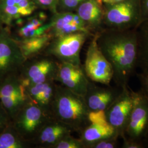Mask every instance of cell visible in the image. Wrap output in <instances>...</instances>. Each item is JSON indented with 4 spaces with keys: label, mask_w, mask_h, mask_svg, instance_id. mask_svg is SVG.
I'll use <instances>...</instances> for the list:
<instances>
[{
    "label": "cell",
    "mask_w": 148,
    "mask_h": 148,
    "mask_svg": "<svg viewBox=\"0 0 148 148\" xmlns=\"http://www.w3.org/2000/svg\"><path fill=\"white\" fill-rule=\"evenodd\" d=\"M79 135V138L85 148H88L91 144L106 138L113 136H117L110 126H104L90 123L85 127Z\"/></svg>",
    "instance_id": "ffe728a7"
},
{
    "label": "cell",
    "mask_w": 148,
    "mask_h": 148,
    "mask_svg": "<svg viewBox=\"0 0 148 148\" xmlns=\"http://www.w3.org/2000/svg\"><path fill=\"white\" fill-rule=\"evenodd\" d=\"M0 101L11 121L30 101L19 75L8 77L0 83Z\"/></svg>",
    "instance_id": "8fae6325"
},
{
    "label": "cell",
    "mask_w": 148,
    "mask_h": 148,
    "mask_svg": "<svg viewBox=\"0 0 148 148\" xmlns=\"http://www.w3.org/2000/svg\"><path fill=\"white\" fill-rule=\"evenodd\" d=\"M92 35L77 32L53 38L42 54L56 59L59 63L82 65L80 52L86 41Z\"/></svg>",
    "instance_id": "277c9868"
},
{
    "label": "cell",
    "mask_w": 148,
    "mask_h": 148,
    "mask_svg": "<svg viewBox=\"0 0 148 148\" xmlns=\"http://www.w3.org/2000/svg\"><path fill=\"white\" fill-rule=\"evenodd\" d=\"M103 3L106 4H112V3H115L119 2H121L124 0H101Z\"/></svg>",
    "instance_id": "1f68e13d"
},
{
    "label": "cell",
    "mask_w": 148,
    "mask_h": 148,
    "mask_svg": "<svg viewBox=\"0 0 148 148\" xmlns=\"http://www.w3.org/2000/svg\"><path fill=\"white\" fill-rule=\"evenodd\" d=\"M133 106L125 136L143 142L148 131V97L140 90H132Z\"/></svg>",
    "instance_id": "9c48e42d"
},
{
    "label": "cell",
    "mask_w": 148,
    "mask_h": 148,
    "mask_svg": "<svg viewBox=\"0 0 148 148\" xmlns=\"http://www.w3.org/2000/svg\"><path fill=\"white\" fill-rule=\"evenodd\" d=\"M59 64L56 59L43 54L27 59L19 75L22 85L27 87L48 81L56 82Z\"/></svg>",
    "instance_id": "8992f818"
},
{
    "label": "cell",
    "mask_w": 148,
    "mask_h": 148,
    "mask_svg": "<svg viewBox=\"0 0 148 148\" xmlns=\"http://www.w3.org/2000/svg\"><path fill=\"white\" fill-rule=\"evenodd\" d=\"M75 12L93 35L104 29V7L101 0H85Z\"/></svg>",
    "instance_id": "2e32d148"
},
{
    "label": "cell",
    "mask_w": 148,
    "mask_h": 148,
    "mask_svg": "<svg viewBox=\"0 0 148 148\" xmlns=\"http://www.w3.org/2000/svg\"><path fill=\"white\" fill-rule=\"evenodd\" d=\"M53 148H85L79 138H76L71 134L63 138Z\"/></svg>",
    "instance_id": "603a6c76"
},
{
    "label": "cell",
    "mask_w": 148,
    "mask_h": 148,
    "mask_svg": "<svg viewBox=\"0 0 148 148\" xmlns=\"http://www.w3.org/2000/svg\"><path fill=\"white\" fill-rule=\"evenodd\" d=\"M121 139H122V144L120 148H145L143 142H139L129 139L125 136H124Z\"/></svg>",
    "instance_id": "f1b7e54d"
},
{
    "label": "cell",
    "mask_w": 148,
    "mask_h": 148,
    "mask_svg": "<svg viewBox=\"0 0 148 148\" xmlns=\"http://www.w3.org/2000/svg\"><path fill=\"white\" fill-rule=\"evenodd\" d=\"M53 38L47 32L44 35L27 39L16 40L25 58L27 59L42 54Z\"/></svg>",
    "instance_id": "d6986e66"
},
{
    "label": "cell",
    "mask_w": 148,
    "mask_h": 148,
    "mask_svg": "<svg viewBox=\"0 0 148 148\" xmlns=\"http://www.w3.org/2000/svg\"><path fill=\"white\" fill-rule=\"evenodd\" d=\"M116 136L106 138L91 144L88 148H119L120 143Z\"/></svg>",
    "instance_id": "d4e9b609"
},
{
    "label": "cell",
    "mask_w": 148,
    "mask_h": 148,
    "mask_svg": "<svg viewBox=\"0 0 148 148\" xmlns=\"http://www.w3.org/2000/svg\"><path fill=\"white\" fill-rule=\"evenodd\" d=\"M143 143L144 145L145 148H148V131L145 136L143 140Z\"/></svg>",
    "instance_id": "d6a6232c"
},
{
    "label": "cell",
    "mask_w": 148,
    "mask_h": 148,
    "mask_svg": "<svg viewBox=\"0 0 148 148\" xmlns=\"http://www.w3.org/2000/svg\"><path fill=\"white\" fill-rule=\"evenodd\" d=\"M96 34L98 46L111 64L114 73L112 80L115 85L122 88L128 86L137 68V28H104Z\"/></svg>",
    "instance_id": "6da1fadb"
},
{
    "label": "cell",
    "mask_w": 148,
    "mask_h": 148,
    "mask_svg": "<svg viewBox=\"0 0 148 148\" xmlns=\"http://www.w3.org/2000/svg\"><path fill=\"white\" fill-rule=\"evenodd\" d=\"M31 143L24 140L11 123L0 133V148H30Z\"/></svg>",
    "instance_id": "7402d4cb"
},
{
    "label": "cell",
    "mask_w": 148,
    "mask_h": 148,
    "mask_svg": "<svg viewBox=\"0 0 148 148\" xmlns=\"http://www.w3.org/2000/svg\"><path fill=\"white\" fill-rule=\"evenodd\" d=\"M52 119L49 112L29 101L13 119L12 124L20 136L32 145L43 127Z\"/></svg>",
    "instance_id": "5b68a950"
},
{
    "label": "cell",
    "mask_w": 148,
    "mask_h": 148,
    "mask_svg": "<svg viewBox=\"0 0 148 148\" xmlns=\"http://www.w3.org/2000/svg\"><path fill=\"white\" fill-rule=\"evenodd\" d=\"M139 3L142 23L144 21H148V0H139Z\"/></svg>",
    "instance_id": "4dcf8cb0"
},
{
    "label": "cell",
    "mask_w": 148,
    "mask_h": 148,
    "mask_svg": "<svg viewBox=\"0 0 148 148\" xmlns=\"http://www.w3.org/2000/svg\"><path fill=\"white\" fill-rule=\"evenodd\" d=\"M73 132L67 125L52 119L43 127L32 145L35 148H53L63 138Z\"/></svg>",
    "instance_id": "ac0fdd59"
},
{
    "label": "cell",
    "mask_w": 148,
    "mask_h": 148,
    "mask_svg": "<svg viewBox=\"0 0 148 148\" xmlns=\"http://www.w3.org/2000/svg\"><path fill=\"white\" fill-rule=\"evenodd\" d=\"M56 81L74 93L84 97L90 80L85 74L82 65L59 63Z\"/></svg>",
    "instance_id": "4fadbf2b"
},
{
    "label": "cell",
    "mask_w": 148,
    "mask_h": 148,
    "mask_svg": "<svg viewBox=\"0 0 148 148\" xmlns=\"http://www.w3.org/2000/svg\"><path fill=\"white\" fill-rule=\"evenodd\" d=\"M49 21L51 27L48 33L52 38L77 32L91 34L75 12H56L52 14Z\"/></svg>",
    "instance_id": "9a60e30c"
},
{
    "label": "cell",
    "mask_w": 148,
    "mask_h": 148,
    "mask_svg": "<svg viewBox=\"0 0 148 148\" xmlns=\"http://www.w3.org/2000/svg\"><path fill=\"white\" fill-rule=\"evenodd\" d=\"M137 76L140 85V90L148 97V73L141 71Z\"/></svg>",
    "instance_id": "f546056e"
},
{
    "label": "cell",
    "mask_w": 148,
    "mask_h": 148,
    "mask_svg": "<svg viewBox=\"0 0 148 148\" xmlns=\"http://www.w3.org/2000/svg\"><path fill=\"white\" fill-rule=\"evenodd\" d=\"M90 110L83 96L62 85H57L51 112L53 119L63 123L75 132H81L90 125Z\"/></svg>",
    "instance_id": "7a4b0ae2"
},
{
    "label": "cell",
    "mask_w": 148,
    "mask_h": 148,
    "mask_svg": "<svg viewBox=\"0 0 148 148\" xmlns=\"http://www.w3.org/2000/svg\"><path fill=\"white\" fill-rule=\"evenodd\" d=\"M5 27V23L3 21V20L2 19V17L0 14V32L2 31V30L4 28V27Z\"/></svg>",
    "instance_id": "836d02e7"
},
{
    "label": "cell",
    "mask_w": 148,
    "mask_h": 148,
    "mask_svg": "<svg viewBox=\"0 0 148 148\" xmlns=\"http://www.w3.org/2000/svg\"><path fill=\"white\" fill-rule=\"evenodd\" d=\"M138 52L137 68L148 73V21L143 22L137 28Z\"/></svg>",
    "instance_id": "44dd1931"
},
{
    "label": "cell",
    "mask_w": 148,
    "mask_h": 148,
    "mask_svg": "<svg viewBox=\"0 0 148 148\" xmlns=\"http://www.w3.org/2000/svg\"><path fill=\"white\" fill-rule=\"evenodd\" d=\"M25 60L11 29L4 27L0 32V83L11 76L19 75Z\"/></svg>",
    "instance_id": "52a82bcc"
},
{
    "label": "cell",
    "mask_w": 148,
    "mask_h": 148,
    "mask_svg": "<svg viewBox=\"0 0 148 148\" xmlns=\"http://www.w3.org/2000/svg\"><path fill=\"white\" fill-rule=\"evenodd\" d=\"M82 66L86 76L92 82L108 86L112 81L113 70L98 46L97 34L92 37Z\"/></svg>",
    "instance_id": "ba28073f"
},
{
    "label": "cell",
    "mask_w": 148,
    "mask_h": 148,
    "mask_svg": "<svg viewBox=\"0 0 148 148\" xmlns=\"http://www.w3.org/2000/svg\"><path fill=\"white\" fill-rule=\"evenodd\" d=\"M38 10H48L53 14L57 12L59 0H32Z\"/></svg>",
    "instance_id": "4316f807"
},
{
    "label": "cell",
    "mask_w": 148,
    "mask_h": 148,
    "mask_svg": "<svg viewBox=\"0 0 148 148\" xmlns=\"http://www.w3.org/2000/svg\"><path fill=\"white\" fill-rule=\"evenodd\" d=\"M11 118L5 111L0 101V133L11 123Z\"/></svg>",
    "instance_id": "83f0119b"
},
{
    "label": "cell",
    "mask_w": 148,
    "mask_h": 148,
    "mask_svg": "<svg viewBox=\"0 0 148 148\" xmlns=\"http://www.w3.org/2000/svg\"><path fill=\"white\" fill-rule=\"evenodd\" d=\"M122 89L116 85L114 87L110 85L101 87L90 81L84 96L88 110L106 111L120 95Z\"/></svg>",
    "instance_id": "5bb4252c"
},
{
    "label": "cell",
    "mask_w": 148,
    "mask_h": 148,
    "mask_svg": "<svg viewBox=\"0 0 148 148\" xmlns=\"http://www.w3.org/2000/svg\"><path fill=\"white\" fill-rule=\"evenodd\" d=\"M88 121L90 124H95L104 126H110L106 116V111H90L88 115Z\"/></svg>",
    "instance_id": "cb8c5ba5"
},
{
    "label": "cell",
    "mask_w": 148,
    "mask_h": 148,
    "mask_svg": "<svg viewBox=\"0 0 148 148\" xmlns=\"http://www.w3.org/2000/svg\"><path fill=\"white\" fill-rule=\"evenodd\" d=\"M104 28L128 30L138 28L142 23L139 0H124L103 3Z\"/></svg>",
    "instance_id": "3957f363"
},
{
    "label": "cell",
    "mask_w": 148,
    "mask_h": 148,
    "mask_svg": "<svg viewBox=\"0 0 148 148\" xmlns=\"http://www.w3.org/2000/svg\"><path fill=\"white\" fill-rule=\"evenodd\" d=\"M44 11H36L30 16L16 21L11 27H14V33L11 34L15 40L37 37L47 33L51 24Z\"/></svg>",
    "instance_id": "7c38bea8"
},
{
    "label": "cell",
    "mask_w": 148,
    "mask_h": 148,
    "mask_svg": "<svg viewBox=\"0 0 148 148\" xmlns=\"http://www.w3.org/2000/svg\"><path fill=\"white\" fill-rule=\"evenodd\" d=\"M132 106V90L127 86L106 110L108 122L119 138L125 136Z\"/></svg>",
    "instance_id": "30bf717a"
},
{
    "label": "cell",
    "mask_w": 148,
    "mask_h": 148,
    "mask_svg": "<svg viewBox=\"0 0 148 148\" xmlns=\"http://www.w3.org/2000/svg\"><path fill=\"white\" fill-rule=\"evenodd\" d=\"M85 0H59L57 12H75Z\"/></svg>",
    "instance_id": "484cf974"
},
{
    "label": "cell",
    "mask_w": 148,
    "mask_h": 148,
    "mask_svg": "<svg viewBox=\"0 0 148 148\" xmlns=\"http://www.w3.org/2000/svg\"><path fill=\"white\" fill-rule=\"evenodd\" d=\"M38 10L32 0H0V14L5 27L11 28L17 20Z\"/></svg>",
    "instance_id": "e0dca14e"
}]
</instances>
